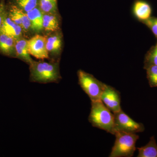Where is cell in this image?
<instances>
[{"label": "cell", "mask_w": 157, "mask_h": 157, "mask_svg": "<svg viewBox=\"0 0 157 157\" xmlns=\"http://www.w3.org/2000/svg\"><path fill=\"white\" fill-rule=\"evenodd\" d=\"M30 80L32 82L46 83L58 82L61 79L58 61L33 62L29 65Z\"/></svg>", "instance_id": "cell-1"}, {"label": "cell", "mask_w": 157, "mask_h": 157, "mask_svg": "<svg viewBox=\"0 0 157 157\" xmlns=\"http://www.w3.org/2000/svg\"><path fill=\"white\" fill-rule=\"evenodd\" d=\"M89 121L93 127L114 135V114L101 101H91Z\"/></svg>", "instance_id": "cell-2"}, {"label": "cell", "mask_w": 157, "mask_h": 157, "mask_svg": "<svg viewBox=\"0 0 157 157\" xmlns=\"http://www.w3.org/2000/svg\"><path fill=\"white\" fill-rule=\"evenodd\" d=\"M115 142L109 157H131L136 150V143L139 136L136 134L117 131Z\"/></svg>", "instance_id": "cell-3"}, {"label": "cell", "mask_w": 157, "mask_h": 157, "mask_svg": "<svg viewBox=\"0 0 157 157\" xmlns=\"http://www.w3.org/2000/svg\"><path fill=\"white\" fill-rule=\"evenodd\" d=\"M77 74L78 84L91 101L101 100V94L106 84L83 70H78Z\"/></svg>", "instance_id": "cell-4"}, {"label": "cell", "mask_w": 157, "mask_h": 157, "mask_svg": "<svg viewBox=\"0 0 157 157\" xmlns=\"http://www.w3.org/2000/svg\"><path fill=\"white\" fill-rule=\"evenodd\" d=\"M113 114L116 132L120 131L136 134L144 131V127L143 124L137 123L132 119L122 109Z\"/></svg>", "instance_id": "cell-5"}, {"label": "cell", "mask_w": 157, "mask_h": 157, "mask_svg": "<svg viewBox=\"0 0 157 157\" xmlns=\"http://www.w3.org/2000/svg\"><path fill=\"white\" fill-rule=\"evenodd\" d=\"M101 101L113 113L121 110V94L114 87L105 84L101 94Z\"/></svg>", "instance_id": "cell-6"}, {"label": "cell", "mask_w": 157, "mask_h": 157, "mask_svg": "<svg viewBox=\"0 0 157 157\" xmlns=\"http://www.w3.org/2000/svg\"><path fill=\"white\" fill-rule=\"evenodd\" d=\"M46 42V37L39 34L28 40V47L31 56L39 59L49 58Z\"/></svg>", "instance_id": "cell-7"}, {"label": "cell", "mask_w": 157, "mask_h": 157, "mask_svg": "<svg viewBox=\"0 0 157 157\" xmlns=\"http://www.w3.org/2000/svg\"><path fill=\"white\" fill-rule=\"evenodd\" d=\"M7 15L13 21L22 28L23 32L32 30L30 21L27 13L13 3L6 5Z\"/></svg>", "instance_id": "cell-8"}, {"label": "cell", "mask_w": 157, "mask_h": 157, "mask_svg": "<svg viewBox=\"0 0 157 157\" xmlns=\"http://www.w3.org/2000/svg\"><path fill=\"white\" fill-rule=\"evenodd\" d=\"M152 8L144 0H135L132 6V15L135 19L143 23L151 17Z\"/></svg>", "instance_id": "cell-9"}, {"label": "cell", "mask_w": 157, "mask_h": 157, "mask_svg": "<svg viewBox=\"0 0 157 157\" xmlns=\"http://www.w3.org/2000/svg\"><path fill=\"white\" fill-rule=\"evenodd\" d=\"M23 33L22 28L13 21L7 15V12L0 28V33L6 34L17 40L22 37Z\"/></svg>", "instance_id": "cell-10"}, {"label": "cell", "mask_w": 157, "mask_h": 157, "mask_svg": "<svg viewBox=\"0 0 157 157\" xmlns=\"http://www.w3.org/2000/svg\"><path fill=\"white\" fill-rule=\"evenodd\" d=\"M15 42L16 39L0 33V53L9 57H16Z\"/></svg>", "instance_id": "cell-11"}, {"label": "cell", "mask_w": 157, "mask_h": 157, "mask_svg": "<svg viewBox=\"0 0 157 157\" xmlns=\"http://www.w3.org/2000/svg\"><path fill=\"white\" fill-rule=\"evenodd\" d=\"M16 57L29 65L33 60L31 58L28 47V40L22 37L16 40L15 42Z\"/></svg>", "instance_id": "cell-12"}, {"label": "cell", "mask_w": 157, "mask_h": 157, "mask_svg": "<svg viewBox=\"0 0 157 157\" xmlns=\"http://www.w3.org/2000/svg\"><path fill=\"white\" fill-rule=\"evenodd\" d=\"M26 13L30 21L32 30L37 33L42 32L43 30V12L39 6Z\"/></svg>", "instance_id": "cell-13"}, {"label": "cell", "mask_w": 157, "mask_h": 157, "mask_svg": "<svg viewBox=\"0 0 157 157\" xmlns=\"http://www.w3.org/2000/svg\"><path fill=\"white\" fill-rule=\"evenodd\" d=\"M63 45V36L60 33H56L46 37V48L48 53L58 55Z\"/></svg>", "instance_id": "cell-14"}, {"label": "cell", "mask_w": 157, "mask_h": 157, "mask_svg": "<svg viewBox=\"0 0 157 157\" xmlns=\"http://www.w3.org/2000/svg\"><path fill=\"white\" fill-rule=\"evenodd\" d=\"M43 30L57 32L59 29V20L56 13H43Z\"/></svg>", "instance_id": "cell-15"}, {"label": "cell", "mask_w": 157, "mask_h": 157, "mask_svg": "<svg viewBox=\"0 0 157 157\" xmlns=\"http://www.w3.org/2000/svg\"><path fill=\"white\" fill-rule=\"evenodd\" d=\"M137 148V157H157V144L154 136L151 137L146 145Z\"/></svg>", "instance_id": "cell-16"}, {"label": "cell", "mask_w": 157, "mask_h": 157, "mask_svg": "<svg viewBox=\"0 0 157 157\" xmlns=\"http://www.w3.org/2000/svg\"><path fill=\"white\" fill-rule=\"evenodd\" d=\"M39 7L43 13H56L57 0H39Z\"/></svg>", "instance_id": "cell-17"}, {"label": "cell", "mask_w": 157, "mask_h": 157, "mask_svg": "<svg viewBox=\"0 0 157 157\" xmlns=\"http://www.w3.org/2000/svg\"><path fill=\"white\" fill-rule=\"evenodd\" d=\"M11 2L26 13L39 6V0H12Z\"/></svg>", "instance_id": "cell-18"}, {"label": "cell", "mask_w": 157, "mask_h": 157, "mask_svg": "<svg viewBox=\"0 0 157 157\" xmlns=\"http://www.w3.org/2000/svg\"><path fill=\"white\" fill-rule=\"evenodd\" d=\"M152 65L157 66V43L152 46L145 55L144 68Z\"/></svg>", "instance_id": "cell-19"}, {"label": "cell", "mask_w": 157, "mask_h": 157, "mask_svg": "<svg viewBox=\"0 0 157 157\" xmlns=\"http://www.w3.org/2000/svg\"><path fill=\"white\" fill-rule=\"evenodd\" d=\"M144 69L146 70L147 78L150 86L157 87V66L150 65Z\"/></svg>", "instance_id": "cell-20"}, {"label": "cell", "mask_w": 157, "mask_h": 157, "mask_svg": "<svg viewBox=\"0 0 157 157\" xmlns=\"http://www.w3.org/2000/svg\"><path fill=\"white\" fill-rule=\"evenodd\" d=\"M143 23L151 31L157 40V17H151Z\"/></svg>", "instance_id": "cell-21"}, {"label": "cell", "mask_w": 157, "mask_h": 157, "mask_svg": "<svg viewBox=\"0 0 157 157\" xmlns=\"http://www.w3.org/2000/svg\"><path fill=\"white\" fill-rule=\"evenodd\" d=\"M0 5V28L2 24L5 17L7 15V9L5 1H1Z\"/></svg>", "instance_id": "cell-22"}, {"label": "cell", "mask_w": 157, "mask_h": 157, "mask_svg": "<svg viewBox=\"0 0 157 157\" xmlns=\"http://www.w3.org/2000/svg\"><path fill=\"white\" fill-rule=\"evenodd\" d=\"M1 1H5V0H1Z\"/></svg>", "instance_id": "cell-23"}, {"label": "cell", "mask_w": 157, "mask_h": 157, "mask_svg": "<svg viewBox=\"0 0 157 157\" xmlns=\"http://www.w3.org/2000/svg\"><path fill=\"white\" fill-rule=\"evenodd\" d=\"M0 5H1V3H0Z\"/></svg>", "instance_id": "cell-24"}]
</instances>
